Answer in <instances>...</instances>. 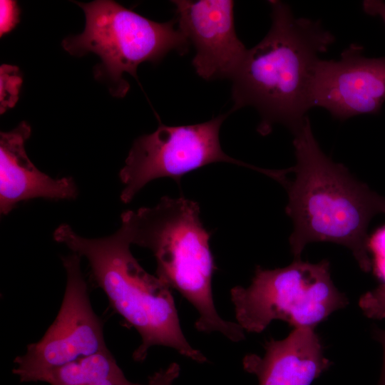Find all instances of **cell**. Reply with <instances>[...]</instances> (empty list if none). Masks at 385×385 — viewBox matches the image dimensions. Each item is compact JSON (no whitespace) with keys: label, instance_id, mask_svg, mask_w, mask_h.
Instances as JSON below:
<instances>
[{"label":"cell","instance_id":"7","mask_svg":"<svg viewBox=\"0 0 385 385\" xmlns=\"http://www.w3.org/2000/svg\"><path fill=\"white\" fill-rule=\"evenodd\" d=\"M230 113L194 125L167 126L160 123L153 133L136 138L119 173L125 186L121 200L130 202L155 179L168 177L180 185L186 173L215 163H228L262 173L263 168L235 159L222 149L220 130Z\"/></svg>","mask_w":385,"mask_h":385},{"label":"cell","instance_id":"6","mask_svg":"<svg viewBox=\"0 0 385 385\" xmlns=\"http://www.w3.org/2000/svg\"><path fill=\"white\" fill-rule=\"evenodd\" d=\"M237 323L244 331L263 332L274 320L295 327H312L349 300L334 284L329 261L294 260L274 270L257 266L250 285L230 291Z\"/></svg>","mask_w":385,"mask_h":385},{"label":"cell","instance_id":"9","mask_svg":"<svg viewBox=\"0 0 385 385\" xmlns=\"http://www.w3.org/2000/svg\"><path fill=\"white\" fill-rule=\"evenodd\" d=\"M352 43L340 59H319L313 68L311 108L322 107L339 120L377 113L385 101V56L370 58Z\"/></svg>","mask_w":385,"mask_h":385},{"label":"cell","instance_id":"15","mask_svg":"<svg viewBox=\"0 0 385 385\" xmlns=\"http://www.w3.org/2000/svg\"><path fill=\"white\" fill-rule=\"evenodd\" d=\"M359 306L368 318L385 319V282L364 293L359 298Z\"/></svg>","mask_w":385,"mask_h":385},{"label":"cell","instance_id":"18","mask_svg":"<svg viewBox=\"0 0 385 385\" xmlns=\"http://www.w3.org/2000/svg\"><path fill=\"white\" fill-rule=\"evenodd\" d=\"M179 374L180 366L178 363L173 362L167 368L155 372L149 377L146 384H135V385H173Z\"/></svg>","mask_w":385,"mask_h":385},{"label":"cell","instance_id":"3","mask_svg":"<svg viewBox=\"0 0 385 385\" xmlns=\"http://www.w3.org/2000/svg\"><path fill=\"white\" fill-rule=\"evenodd\" d=\"M53 238L87 260L91 278L107 296L111 307L140 334L141 344L133 354L135 361L145 360L150 347L164 346L197 362L207 361L186 339L171 289L138 263L123 227L107 237L86 238L63 224Z\"/></svg>","mask_w":385,"mask_h":385},{"label":"cell","instance_id":"4","mask_svg":"<svg viewBox=\"0 0 385 385\" xmlns=\"http://www.w3.org/2000/svg\"><path fill=\"white\" fill-rule=\"evenodd\" d=\"M121 227L132 245L151 250L156 276L195 308L197 331L217 332L235 342L245 339L242 328L223 319L215 309L212 277L216 266L210 248L211 233L201 222L197 202L164 196L153 207L123 212Z\"/></svg>","mask_w":385,"mask_h":385},{"label":"cell","instance_id":"19","mask_svg":"<svg viewBox=\"0 0 385 385\" xmlns=\"http://www.w3.org/2000/svg\"><path fill=\"white\" fill-rule=\"evenodd\" d=\"M364 11L371 16H378L385 24V1L379 0H366L363 1Z\"/></svg>","mask_w":385,"mask_h":385},{"label":"cell","instance_id":"8","mask_svg":"<svg viewBox=\"0 0 385 385\" xmlns=\"http://www.w3.org/2000/svg\"><path fill=\"white\" fill-rule=\"evenodd\" d=\"M81 258L75 253L62 257L66 273L63 299L43 337L15 359L13 372L21 382H43L53 370L108 349L102 321L90 302Z\"/></svg>","mask_w":385,"mask_h":385},{"label":"cell","instance_id":"10","mask_svg":"<svg viewBox=\"0 0 385 385\" xmlns=\"http://www.w3.org/2000/svg\"><path fill=\"white\" fill-rule=\"evenodd\" d=\"M177 24L195 48L192 63L197 75L210 81L232 79L247 49L238 38L231 0L173 1Z\"/></svg>","mask_w":385,"mask_h":385},{"label":"cell","instance_id":"12","mask_svg":"<svg viewBox=\"0 0 385 385\" xmlns=\"http://www.w3.org/2000/svg\"><path fill=\"white\" fill-rule=\"evenodd\" d=\"M265 349L263 356L250 354L242 360L259 385H311L331 366L312 327H295L283 339H270Z\"/></svg>","mask_w":385,"mask_h":385},{"label":"cell","instance_id":"16","mask_svg":"<svg viewBox=\"0 0 385 385\" xmlns=\"http://www.w3.org/2000/svg\"><path fill=\"white\" fill-rule=\"evenodd\" d=\"M368 248L369 253L374 255V271L385 282V225L369 237Z\"/></svg>","mask_w":385,"mask_h":385},{"label":"cell","instance_id":"11","mask_svg":"<svg viewBox=\"0 0 385 385\" xmlns=\"http://www.w3.org/2000/svg\"><path fill=\"white\" fill-rule=\"evenodd\" d=\"M31 133L21 122L0 135V211L7 215L21 201L34 198L71 200L78 195L71 177L53 179L41 172L30 160L25 143Z\"/></svg>","mask_w":385,"mask_h":385},{"label":"cell","instance_id":"20","mask_svg":"<svg viewBox=\"0 0 385 385\" xmlns=\"http://www.w3.org/2000/svg\"><path fill=\"white\" fill-rule=\"evenodd\" d=\"M373 337L381 344L383 351L382 367L378 385H385V329H374Z\"/></svg>","mask_w":385,"mask_h":385},{"label":"cell","instance_id":"14","mask_svg":"<svg viewBox=\"0 0 385 385\" xmlns=\"http://www.w3.org/2000/svg\"><path fill=\"white\" fill-rule=\"evenodd\" d=\"M21 83V77L16 67L6 65L1 67V111L15 104Z\"/></svg>","mask_w":385,"mask_h":385},{"label":"cell","instance_id":"2","mask_svg":"<svg viewBox=\"0 0 385 385\" xmlns=\"http://www.w3.org/2000/svg\"><path fill=\"white\" fill-rule=\"evenodd\" d=\"M272 24L264 38L247 49L231 81V113L255 108L261 120L257 130L267 135L275 124L292 132L311 108L309 88L319 54L334 36L319 21L297 18L281 1H269Z\"/></svg>","mask_w":385,"mask_h":385},{"label":"cell","instance_id":"17","mask_svg":"<svg viewBox=\"0 0 385 385\" xmlns=\"http://www.w3.org/2000/svg\"><path fill=\"white\" fill-rule=\"evenodd\" d=\"M20 11L14 1H0L1 36L11 31L19 21Z\"/></svg>","mask_w":385,"mask_h":385},{"label":"cell","instance_id":"5","mask_svg":"<svg viewBox=\"0 0 385 385\" xmlns=\"http://www.w3.org/2000/svg\"><path fill=\"white\" fill-rule=\"evenodd\" d=\"M77 4L85 13V29L65 38L62 46L71 55H98L101 63L95 68V77L107 83L113 96L123 97L129 90L124 73L136 78L141 63H156L172 51H188L189 41L176 20L158 23L113 1Z\"/></svg>","mask_w":385,"mask_h":385},{"label":"cell","instance_id":"1","mask_svg":"<svg viewBox=\"0 0 385 385\" xmlns=\"http://www.w3.org/2000/svg\"><path fill=\"white\" fill-rule=\"evenodd\" d=\"M292 133L296 164L287 169L290 178L284 169L277 181L288 194L286 212L294 225L289 245L294 260H301L310 242H331L348 247L361 270L370 272L367 228L374 215L385 214V197L324 153L307 116Z\"/></svg>","mask_w":385,"mask_h":385},{"label":"cell","instance_id":"13","mask_svg":"<svg viewBox=\"0 0 385 385\" xmlns=\"http://www.w3.org/2000/svg\"><path fill=\"white\" fill-rule=\"evenodd\" d=\"M43 382L50 385H135L126 379L108 349L53 370Z\"/></svg>","mask_w":385,"mask_h":385}]
</instances>
